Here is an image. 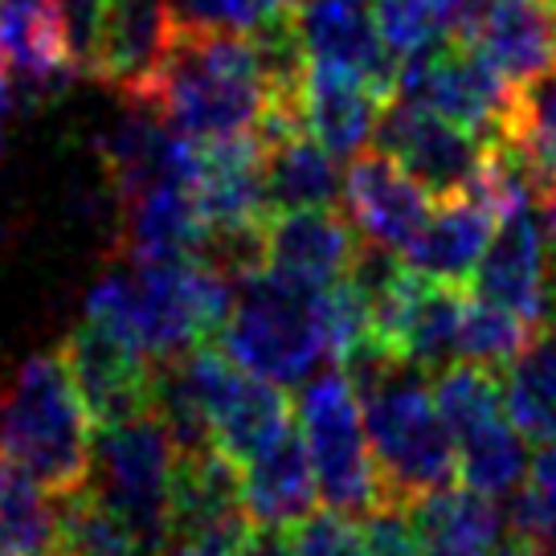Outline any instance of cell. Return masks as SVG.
I'll use <instances>...</instances> for the list:
<instances>
[{
	"label": "cell",
	"instance_id": "22",
	"mask_svg": "<svg viewBox=\"0 0 556 556\" xmlns=\"http://www.w3.org/2000/svg\"><path fill=\"white\" fill-rule=\"evenodd\" d=\"M430 556H491L507 536V511L475 486H438L409 504Z\"/></svg>",
	"mask_w": 556,
	"mask_h": 556
},
{
	"label": "cell",
	"instance_id": "23",
	"mask_svg": "<svg viewBox=\"0 0 556 556\" xmlns=\"http://www.w3.org/2000/svg\"><path fill=\"white\" fill-rule=\"evenodd\" d=\"M262 176H266L270 213H287V208H336V201L344 197V173H340V164L307 131H287V136L262 143Z\"/></svg>",
	"mask_w": 556,
	"mask_h": 556
},
{
	"label": "cell",
	"instance_id": "39",
	"mask_svg": "<svg viewBox=\"0 0 556 556\" xmlns=\"http://www.w3.org/2000/svg\"><path fill=\"white\" fill-rule=\"evenodd\" d=\"M17 106V94H13V78H9V70L0 62V143H4V119H9V111Z\"/></svg>",
	"mask_w": 556,
	"mask_h": 556
},
{
	"label": "cell",
	"instance_id": "9",
	"mask_svg": "<svg viewBox=\"0 0 556 556\" xmlns=\"http://www.w3.org/2000/svg\"><path fill=\"white\" fill-rule=\"evenodd\" d=\"M372 143L397 160L434 201L467 192L486 160V139L405 99L384 103Z\"/></svg>",
	"mask_w": 556,
	"mask_h": 556
},
{
	"label": "cell",
	"instance_id": "15",
	"mask_svg": "<svg viewBox=\"0 0 556 556\" xmlns=\"http://www.w3.org/2000/svg\"><path fill=\"white\" fill-rule=\"evenodd\" d=\"M361 233L336 208H287L270 213L262 233L266 270H278L312 287H331L352 270Z\"/></svg>",
	"mask_w": 556,
	"mask_h": 556
},
{
	"label": "cell",
	"instance_id": "7",
	"mask_svg": "<svg viewBox=\"0 0 556 556\" xmlns=\"http://www.w3.org/2000/svg\"><path fill=\"white\" fill-rule=\"evenodd\" d=\"M176 442L156 414L94 430V458L87 483L136 528L148 556H160L173 540Z\"/></svg>",
	"mask_w": 556,
	"mask_h": 556
},
{
	"label": "cell",
	"instance_id": "44",
	"mask_svg": "<svg viewBox=\"0 0 556 556\" xmlns=\"http://www.w3.org/2000/svg\"><path fill=\"white\" fill-rule=\"evenodd\" d=\"M553 291H556V266H553Z\"/></svg>",
	"mask_w": 556,
	"mask_h": 556
},
{
	"label": "cell",
	"instance_id": "30",
	"mask_svg": "<svg viewBox=\"0 0 556 556\" xmlns=\"http://www.w3.org/2000/svg\"><path fill=\"white\" fill-rule=\"evenodd\" d=\"M372 17H377L384 50L397 62L438 50L454 34L451 17L442 13L438 0H372Z\"/></svg>",
	"mask_w": 556,
	"mask_h": 556
},
{
	"label": "cell",
	"instance_id": "33",
	"mask_svg": "<svg viewBox=\"0 0 556 556\" xmlns=\"http://www.w3.org/2000/svg\"><path fill=\"white\" fill-rule=\"evenodd\" d=\"M295 556H368L361 528L340 511H312L295 528Z\"/></svg>",
	"mask_w": 556,
	"mask_h": 556
},
{
	"label": "cell",
	"instance_id": "16",
	"mask_svg": "<svg viewBox=\"0 0 556 556\" xmlns=\"http://www.w3.org/2000/svg\"><path fill=\"white\" fill-rule=\"evenodd\" d=\"M0 62L17 99L46 103L78 74L53 0H0Z\"/></svg>",
	"mask_w": 556,
	"mask_h": 556
},
{
	"label": "cell",
	"instance_id": "6",
	"mask_svg": "<svg viewBox=\"0 0 556 556\" xmlns=\"http://www.w3.org/2000/svg\"><path fill=\"white\" fill-rule=\"evenodd\" d=\"M295 414L312 454L319 500L340 516L365 520L372 507L384 504V486L368 446L365 405L344 368H324L299 384Z\"/></svg>",
	"mask_w": 556,
	"mask_h": 556
},
{
	"label": "cell",
	"instance_id": "26",
	"mask_svg": "<svg viewBox=\"0 0 556 556\" xmlns=\"http://www.w3.org/2000/svg\"><path fill=\"white\" fill-rule=\"evenodd\" d=\"M454 446H458V475H463V483L483 491V495H495V500L516 495L528 483V475H532L528 438L507 417L491 421V426H483V430H475L467 438H458Z\"/></svg>",
	"mask_w": 556,
	"mask_h": 556
},
{
	"label": "cell",
	"instance_id": "21",
	"mask_svg": "<svg viewBox=\"0 0 556 556\" xmlns=\"http://www.w3.org/2000/svg\"><path fill=\"white\" fill-rule=\"evenodd\" d=\"M319 486H315L307 442L291 421L282 434L262 446L250 463H242V504L250 523L266 528H291L312 516Z\"/></svg>",
	"mask_w": 556,
	"mask_h": 556
},
{
	"label": "cell",
	"instance_id": "43",
	"mask_svg": "<svg viewBox=\"0 0 556 556\" xmlns=\"http://www.w3.org/2000/svg\"><path fill=\"white\" fill-rule=\"evenodd\" d=\"M0 556H13V553H9V548H4V540H0Z\"/></svg>",
	"mask_w": 556,
	"mask_h": 556
},
{
	"label": "cell",
	"instance_id": "29",
	"mask_svg": "<svg viewBox=\"0 0 556 556\" xmlns=\"http://www.w3.org/2000/svg\"><path fill=\"white\" fill-rule=\"evenodd\" d=\"M434 405L451 438L475 434L491 421L507 417L504 409V372H491L479 365H446L434 381Z\"/></svg>",
	"mask_w": 556,
	"mask_h": 556
},
{
	"label": "cell",
	"instance_id": "41",
	"mask_svg": "<svg viewBox=\"0 0 556 556\" xmlns=\"http://www.w3.org/2000/svg\"><path fill=\"white\" fill-rule=\"evenodd\" d=\"M540 208H544V233H548V245H553V254H556V192H548Z\"/></svg>",
	"mask_w": 556,
	"mask_h": 556
},
{
	"label": "cell",
	"instance_id": "37",
	"mask_svg": "<svg viewBox=\"0 0 556 556\" xmlns=\"http://www.w3.org/2000/svg\"><path fill=\"white\" fill-rule=\"evenodd\" d=\"M528 483L536 486V491H544L548 500H556V438L553 442H540V454L532 458Z\"/></svg>",
	"mask_w": 556,
	"mask_h": 556
},
{
	"label": "cell",
	"instance_id": "4",
	"mask_svg": "<svg viewBox=\"0 0 556 556\" xmlns=\"http://www.w3.org/2000/svg\"><path fill=\"white\" fill-rule=\"evenodd\" d=\"M217 348L250 377L295 389L319 361H331L324 331V287L299 282L278 270H250L233 282V312Z\"/></svg>",
	"mask_w": 556,
	"mask_h": 556
},
{
	"label": "cell",
	"instance_id": "32",
	"mask_svg": "<svg viewBox=\"0 0 556 556\" xmlns=\"http://www.w3.org/2000/svg\"><path fill=\"white\" fill-rule=\"evenodd\" d=\"M361 536H365L368 556H430L421 544L409 504H397V500H384L372 507L361 523Z\"/></svg>",
	"mask_w": 556,
	"mask_h": 556
},
{
	"label": "cell",
	"instance_id": "11",
	"mask_svg": "<svg viewBox=\"0 0 556 556\" xmlns=\"http://www.w3.org/2000/svg\"><path fill=\"white\" fill-rule=\"evenodd\" d=\"M58 352H62L74 384H78V397L87 405L94 430L152 414L156 365L148 356H139L136 348H127L111 331L83 319L78 328H70Z\"/></svg>",
	"mask_w": 556,
	"mask_h": 556
},
{
	"label": "cell",
	"instance_id": "36",
	"mask_svg": "<svg viewBox=\"0 0 556 556\" xmlns=\"http://www.w3.org/2000/svg\"><path fill=\"white\" fill-rule=\"evenodd\" d=\"M242 536H173L160 556H233Z\"/></svg>",
	"mask_w": 556,
	"mask_h": 556
},
{
	"label": "cell",
	"instance_id": "28",
	"mask_svg": "<svg viewBox=\"0 0 556 556\" xmlns=\"http://www.w3.org/2000/svg\"><path fill=\"white\" fill-rule=\"evenodd\" d=\"M62 553L66 556H148L136 528L94 486L62 495Z\"/></svg>",
	"mask_w": 556,
	"mask_h": 556
},
{
	"label": "cell",
	"instance_id": "10",
	"mask_svg": "<svg viewBox=\"0 0 556 556\" xmlns=\"http://www.w3.org/2000/svg\"><path fill=\"white\" fill-rule=\"evenodd\" d=\"M475 295L520 312L540 331L556 328L553 245L544 233V217H536V205L500 217L495 238L475 270Z\"/></svg>",
	"mask_w": 556,
	"mask_h": 556
},
{
	"label": "cell",
	"instance_id": "45",
	"mask_svg": "<svg viewBox=\"0 0 556 556\" xmlns=\"http://www.w3.org/2000/svg\"><path fill=\"white\" fill-rule=\"evenodd\" d=\"M548 9H553V13H556V0H548Z\"/></svg>",
	"mask_w": 556,
	"mask_h": 556
},
{
	"label": "cell",
	"instance_id": "17",
	"mask_svg": "<svg viewBox=\"0 0 556 556\" xmlns=\"http://www.w3.org/2000/svg\"><path fill=\"white\" fill-rule=\"evenodd\" d=\"M454 37L479 46L516 87L556 66V13L548 0H479Z\"/></svg>",
	"mask_w": 556,
	"mask_h": 556
},
{
	"label": "cell",
	"instance_id": "14",
	"mask_svg": "<svg viewBox=\"0 0 556 556\" xmlns=\"http://www.w3.org/2000/svg\"><path fill=\"white\" fill-rule=\"evenodd\" d=\"M344 213L356 226L361 242L401 250L417 238V229L426 226V217L434 213V197L417 185L414 176L401 168L393 156L361 152L344 173Z\"/></svg>",
	"mask_w": 556,
	"mask_h": 556
},
{
	"label": "cell",
	"instance_id": "12",
	"mask_svg": "<svg viewBox=\"0 0 556 556\" xmlns=\"http://www.w3.org/2000/svg\"><path fill=\"white\" fill-rule=\"evenodd\" d=\"M176 41L168 0H106L94 78L131 103H152Z\"/></svg>",
	"mask_w": 556,
	"mask_h": 556
},
{
	"label": "cell",
	"instance_id": "27",
	"mask_svg": "<svg viewBox=\"0 0 556 556\" xmlns=\"http://www.w3.org/2000/svg\"><path fill=\"white\" fill-rule=\"evenodd\" d=\"M536 336L540 328L520 312H507L491 299H467V312L458 324V361L491 368V372H507Z\"/></svg>",
	"mask_w": 556,
	"mask_h": 556
},
{
	"label": "cell",
	"instance_id": "2",
	"mask_svg": "<svg viewBox=\"0 0 556 556\" xmlns=\"http://www.w3.org/2000/svg\"><path fill=\"white\" fill-rule=\"evenodd\" d=\"M233 312V278L205 258L127 262L87 295V319L136 348L152 365L217 344Z\"/></svg>",
	"mask_w": 556,
	"mask_h": 556
},
{
	"label": "cell",
	"instance_id": "34",
	"mask_svg": "<svg viewBox=\"0 0 556 556\" xmlns=\"http://www.w3.org/2000/svg\"><path fill=\"white\" fill-rule=\"evenodd\" d=\"M53 4H58V17H62V34H66L74 70L94 78V58H99V34H103L106 0H53Z\"/></svg>",
	"mask_w": 556,
	"mask_h": 556
},
{
	"label": "cell",
	"instance_id": "40",
	"mask_svg": "<svg viewBox=\"0 0 556 556\" xmlns=\"http://www.w3.org/2000/svg\"><path fill=\"white\" fill-rule=\"evenodd\" d=\"M438 4H442V13H446V17H451V25H454V29H458V25H463V21L470 17V9H475V4H479V0H438Z\"/></svg>",
	"mask_w": 556,
	"mask_h": 556
},
{
	"label": "cell",
	"instance_id": "46",
	"mask_svg": "<svg viewBox=\"0 0 556 556\" xmlns=\"http://www.w3.org/2000/svg\"><path fill=\"white\" fill-rule=\"evenodd\" d=\"M553 556H556V548H553Z\"/></svg>",
	"mask_w": 556,
	"mask_h": 556
},
{
	"label": "cell",
	"instance_id": "25",
	"mask_svg": "<svg viewBox=\"0 0 556 556\" xmlns=\"http://www.w3.org/2000/svg\"><path fill=\"white\" fill-rule=\"evenodd\" d=\"M504 409L528 442L556 438V328L540 331L504 372Z\"/></svg>",
	"mask_w": 556,
	"mask_h": 556
},
{
	"label": "cell",
	"instance_id": "24",
	"mask_svg": "<svg viewBox=\"0 0 556 556\" xmlns=\"http://www.w3.org/2000/svg\"><path fill=\"white\" fill-rule=\"evenodd\" d=\"M0 540L13 556L62 553V495L0 454Z\"/></svg>",
	"mask_w": 556,
	"mask_h": 556
},
{
	"label": "cell",
	"instance_id": "18",
	"mask_svg": "<svg viewBox=\"0 0 556 556\" xmlns=\"http://www.w3.org/2000/svg\"><path fill=\"white\" fill-rule=\"evenodd\" d=\"M119 250L127 262L197 258L205 245V217L189 180H152L119 197Z\"/></svg>",
	"mask_w": 556,
	"mask_h": 556
},
{
	"label": "cell",
	"instance_id": "38",
	"mask_svg": "<svg viewBox=\"0 0 556 556\" xmlns=\"http://www.w3.org/2000/svg\"><path fill=\"white\" fill-rule=\"evenodd\" d=\"M491 556H553L548 548H540L536 540H528V536H520V532H511L507 528V536L495 544V553Z\"/></svg>",
	"mask_w": 556,
	"mask_h": 556
},
{
	"label": "cell",
	"instance_id": "5",
	"mask_svg": "<svg viewBox=\"0 0 556 556\" xmlns=\"http://www.w3.org/2000/svg\"><path fill=\"white\" fill-rule=\"evenodd\" d=\"M372 463L381 475L384 500L414 504L458 475V446L434 405V389L414 365H393L361 389Z\"/></svg>",
	"mask_w": 556,
	"mask_h": 556
},
{
	"label": "cell",
	"instance_id": "13",
	"mask_svg": "<svg viewBox=\"0 0 556 556\" xmlns=\"http://www.w3.org/2000/svg\"><path fill=\"white\" fill-rule=\"evenodd\" d=\"M291 25L312 66L356 74L384 99L397 94L401 62L377 34L372 0H303L291 13Z\"/></svg>",
	"mask_w": 556,
	"mask_h": 556
},
{
	"label": "cell",
	"instance_id": "19",
	"mask_svg": "<svg viewBox=\"0 0 556 556\" xmlns=\"http://www.w3.org/2000/svg\"><path fill=\"white\" fill-rule=\"evenodd\" d=\"M495 226H500V213L483 197L475 192L446 197L426 217V226L417 229L414 242L405 245V266L430 282L467 287L495 238Z\"/></svg>",
	"mask_w": 556,
	"mask_h": 556
},
{
	"label": "cell",
	"instance_id": "1",
	"mask_svg": "<svg viewBox=\"0 0 556 556\" xmlns=\"http://www.w3.org/2000/svg\"><path fill=\"white\" fill-rule=\"evenodd\" d=\"M164 123L192 143L222 139H278L303 119L282 111L258 34L180 37L152 99ZM307 131V127H303Z\"/></svg>",
	"mask_w": 556,
	"mask_h": 556
},
{
	"label": "cell",
	"instance_id": "3",
	"mask_svg": "<svg viewBox=\"0 0 556 556\" xmlns=\"http://www.w3.org/2000/svg\"><path fill=\"white\" fill-rule=\"evenodd\" d=\"M0 454L53 495H70L90 479L94 421L78 397L62 352L25 356L0 384Z\"/></svg>",
	"mask_w": 556,
	"mask_h": 556
},
{
	"label": "cell",
	"instance_id": "31",
	"mask_svg": "<svg viewBox=\"0 0 556 556\" xmlns=\"http://www.w3.org/2000/svg\"><path fill=\"white\" fill-rule=\"evenodd\" d=\"M176 37H250L270 25L262 0H168Z\"/></svg>",
	"mask_w": 556,
	"mask_h": 556
},
{
	"label": "cell",
	"instance_id": "35",
	"mask_svg": "<svg viewBox=\"0 0 556 556\" xmlns=\"http://www.w3.org/2000/svg\"><path fill=\"white\" fill-rule=\"evenodd\" d=\"M233 556H295V536L287 528H266V523H250L245 536L238 540Z\"/></svg>",
	"mask_w": 556,
	"mask_h": 556
},
{
	"label": "cell",
	"instance_id": "20",
	"mask_svg": "<svg viewBox=\"0 0 556 556\" xmlns=\"http://www.w3.org/2000/svg\"><path fill=\"white\" fill-rule=\"evenodd\" d=\"M381 90L344 70L312 66L303 78V127L315 136L336 160H356L377 139V123L384 111Z\"/></svg>",
	"mask_w": 556,
	"mask_h": 556
},
{
	"label": "cell",
	"instance_id": "8",
	"mask_svg": "<svg viewBox=\"0 0 556 556\" xmlns=\"http://www.w3.org/2000/svg\"><path fill=\"white\" fill-rule=\"evenodd\" d=\"M393 99L426 106L491 143L511 131L520 87L467 37H446L438 50L401 62Z\"/></svg>",
	"mask_w": 556,
	"mask_h": 556
},
{
	"label": "cell",
	"instance_id": "42",
	"mask_svg": "<svg viewBox=\"0 0 556 556\" xmlns=\"http://www.w3.org/2000/svg\"><path fill=\"white\" fill-rule=\"evenodd\" d=\"M266 9H270V17H291L303 0H262Z\"/></svg>",
	"mask_w": 556,
	"mask_h": 556
}]
</instances>
